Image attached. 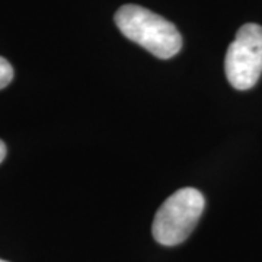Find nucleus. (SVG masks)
<instances>
[{
    "label": "nucleus",
    "instance_id": "obj_1",
    "mask_svg": "<svg viewBox=\"0 0 262 262\" xmlns=\"http://www.w3.org/2000/svg\"><path fill=\"white\" fill-rule=\"evenodd\" d=\"M114 19L124 37L158 58L166 60L177 56L182 47V37L177 27L146 8L124 5L117 10Z\"/></svg>",
    "mask_w": 262,
    "mask_h": 262
},
{
    "label": "nucleus",
    "instance_id": "obj_2",
    "mask_svg": "<svg viewBox=\"0 0 262 262\" xmlns=\"http://www.w3.org/2000/svg\"><path fill=\"white\" fill-rule=\"evenodd\" d=\"M206 206L204 195L195 188H181L159 207L151 233L163 246H175L187 241L195 229Z\"/></svg>",
    "mask_w": 262,
    "mask_h": 262
},
{
    "label": "nucleus",
    "instance_id": "obj_3",
    "mask_svg": "<svg viewBox=\"0 0 262 262\" xmlns=\"http://www.w3.org/2000/svg\"><path fill=\"white\" fill-rule=\"evenodd\" d=\"M229 83L237 91H248L262 75V27L245 24L229 46L225 60Z\"/></svg>",
    "mask_w": 262,
    "mask_h": 262
},
{
    "label": "nucleus",
    "instance_id": "obj_4",
    "mask_svg": "<svg viewBox=\"0 0 262 262\" xmlns=\"http://www.w3.org/2000/svg\"><path fill=\"white\" fill-rule=\"evenodd\" d=\"M12 79H13V67L6 58L0 57V89L9 86Z\"/></svg>",
    "mask_w": 262,
    "mask_h": 262
},
{
    "label": "nucleus",
    "instance_id": "obj_5",
    "mask_svg": "<svg viewBox=\"0 0 262 262\" xmlns=\"http://www.w3.org/2000/svg\"><path fill=\"white\" fill-rule=\"evenodd\" d=\"M6 153H8V149H6V144L3 141L0 140V163L3 162V159L6 158Z\"/></svg>",
    "mask_w": 262,
    "mask_h": 262
},
{
    "label": "nucleus",
    "instance_id": "obj_6",
    "mask_svg": "<svg viewBox=\"0 0 262 262\" xmlns=\"http://www.w3.org/2000/svg\"><path fill=\"white\" fill-rule=\"evenodd\" d=\"M0 262H8V261H3V259H0Z\"/></svg>",
    "mask_w": 262,
    "mask_h": 262
}]
</instances>
